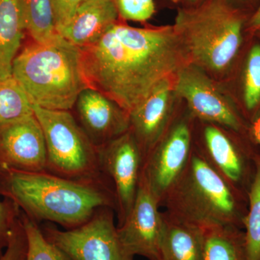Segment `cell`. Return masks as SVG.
I'll return each instance as SVG.
<instances>
[{
	"mask_svg": "<svg viewBox=\"0 0 260 260\" xmlns=\"http://www.w3.org/2000/svg\"><path fill=\"white\" fill-rule=\"evenodd\" d=\"M97 150L101 172L114 188L116 226L119 227L134 205L143 169V153L130 129Z\"/></svg>",
	"mask_w": 260,
	"mask_h": 260,
	"instance_id": "ba28073f",
	"label": "cell"
},
{
	"mask_svg": "<svg viewBox=\"0 0 260 260\" xmlns=\"http://www.w3.org/2000/svg\"><path fill=\"white\" fill-rule=\"evenodd\" d=\"M28 250V241L21 215L17 219L11 232L9 242L0 260H25Z\"/></svg>",
	"mask_w": 260,
	"mask_h": 260,
	"instance_id": "484cf974",
	"label": "cell"
},
{
	"mask_svg": "<svg viewBox=\"0 0 260 260\" xmlns=\"http://www.w3.org/2000/svg\"><path fill=\"white\" fill-rule=\"evenodd\" d=\"M118 14L125 20L145 22L155 12L154 0H114Z\"/></svg>",
	"mask_w": 260,
	"mask_h": 260,
	"instance_id": "d4e9b609",
	"label": "cell"
},
{
	"mask_svg": "<svg viewBox=\"0 0 260 260\" xmlns=\"http://www.w3.org/2000/svg\"><path fill=\"white\" fill-rule=\"evenodd\" d=\"M248 27L251 31L256 32L260 30V3L255 12L249 18Z\"/></svg>",
	"mask_w": 260,
	"mask_h": 260,
	"instance_id": "f546056e",
	"label": "cell"
},
{
	"mask_svg": "<svg viewBox=\"0 0 260 260\" xmlns=\"http://www.w3.org/2000/svg\"><path fill=\"white\" fill-rule=\"evenodd\" d=\"M205 123L202 147L196 150L220 175L247 195L255 172L256 152L241 146L225 128Z\"/></svg>",
	"mask_w": 260,
	"mask_h": 260,
	"instance_id": "7c38bea8",
	"label": "cell"
},
{
	"mask_svg": "<svg viewBox=\"0 0 260 260\" xmlns=\"http://www.w3.org/2000/svg\"><path fill=\"white\" fill-rule=\"evenodd\" d=\"M160 206L174 218L200 229L232 225L244 230L248 198L193 147L185 168Z\"/></svg>",
	"mask_w": 260,
	"mask_h": 260,
	"instance_id": "3957f363",
	"label": "cell"
},
{
	"mask_svg": "<svg viewBox=\"0 0 260 260\" xmlns=\"http://www.w3.org/2000/svg\"><path fill=\"white\" fill-rule=\"evenodd\" d=\"M255 172L247 193L248 210L244 220L246 260H260V152L256 153Z\"/></svg>",
	"mask_w": 260,
	"mask_h": 260,
	"instance_id": "ffe728a7",
	"label": "cell"
},
{
	"mask_svg": "<svg viewBox=\"0 0 260 260\" xmlns=\"http://www.w3.org/2000/svg\"><path fill=\"white\" fill-rule=\"evenodd\" d=\"M162 229L159 260H204V229L161 212Z\"/></svg>",
	"mask_w": 260,
	"mask_h": 260,
	"instance_id": "e0dca14e",
	"label": "cell"
},
{
	"mask_svg": "<svg viewBox=\"0 0 260 260\" xmlns=\"http://www.w3.org/2000/svg\"><path fill=\"white\" fill-rule=\"evenodd\" d=\"M119 17L114 0H85L57 32L78 48L97 42Z\"/></svg>",
	"mask_w": 260,
	"mask_h": 260,
	"instance_id": "2e32d148",
	"label": "cell"
},
{
	"mask_svg": "<svg viewBox=\"0 0 260 260\" xmlns=\"http://www.w3.org/2000/svg\"><path fill=\"white\" fill-rule=\"evenodd\" d=\"M256 32H257L258 36L260 37V30H258V31H256Z\"/></svg>",
	"mask_w": 260,
	"mask_h": 260,
	"instance_id": "d6a6232c",
	"label": "cell"
},
{
	"mask_svg": "<svg viewBox=\"0 0 260 260\" xmlns=\"http://www.w3.org/2000/svg\"><path fill=\"white\" fill-rule=\"evenodd\" d=\"M186 3H187V7L195 6V5L200 4L203 0H184Z\"/></svg>",
	"mask_w": 260,
	"mask_h": 260,
	"instance_id": "4dcf8cb0",
	"label": "cell"
},
{
	"mask_svg": "<svg viewBox=\"0 0 260 260\" xmlns=\"http://www.w3.org/2000/svg\"><path fill=\"white\" fill-rule=\"evenodd\" d=\"M56 32L67 25L85 0H50Z\"/></svg>",
	"mask_w": 260,
	"mask_h": 260,
	"instance_id": "83f0119b",
	"label": "cell"
},
{
	"mask_svg": "<svg viewBox=\"0 0 260 260\" xmlns=\"http://www.w3.org/2000/svg\"><path fill=\"white\" fill-rule=\"evenodd\" d=\"M74 108L77 121L96 148L129 129V113L96 89L82 90Z\"/></svg>",
	"mask_w": 260,
	"mask_h": 260,
	"instance_id": "5bb4252c",
	"label": "cell"
},
{
	"mask_svg": "<svg viewBox=\"0 0 260 260\" xmlns=\"http://www.w3.org/2000/svg\"><path fill=\"white\" fill-rule=\"evenodd\" d=\"M244 12L231 0H203L180 8L174 27L190 62L220 73L229 68L242 42Z\"/></svg>",
	"mask_w": 260,
	"mask_h": 260,
	"instance_id": "5b68a950",
	"label": "cell"
},
{
	"mask_svg": "<svg viewBox=\"0 0 260 260\" xmlns=\"http://www.w3.org/2000/svg\"><path fill=\"white\" fill-rule=\"evenodd\" d=\"M47 146L46 172L68 179H93L100 170L96 147L70 111L49 110L34 106Z\"/></svg>",
	"mask_w": 260,
	"mask_h": 260,
	"instance_id": "8992f818",
	"label": "cell"
},
{
	"mask_svg": "<svg viewBox=\"0 0 260 260\" xmlns=\"http://www.w3.org/2000/svg\"><path fill=\"white\" fill-rule=\"evenodd\" d=\"M12 75L32 107L49 110L73 109L88 88L80 49L58 34L51 42H32L15 56Z\"/></svg>",
	"mask_w": 260,
	"mask_h": 260,
	"instance_id": "277c9868",
	"label": "cell"
},
{
	"mask_svg": "<svg viewBox=\"0 0 260 260\" xmlns=\"http://www.w3.org/2000/svg\"><path fill=\"white\" fill-rule=\"evenodd\" d=\"M25 31L20 0H0V76L12 74Z\"/></svg>",
	"mask_w": 260,
	"mask_h": 260,
	"instance_id": "ac0fdd59",
	"label": "cell"
},
{
	"mask_svg": "<svg viewBox=\"0 0 260 260\" xmlns=\"http://www.w3.org/2000/svg\"><path fill=\"white\" fill-rule=\"evenodd\" d=\"M25 31L38 43L51 42L58 35L50 0H20Z\"/></svg>",
	"mask_w": 260,
	"mask_h": 260,
	"instance_id": "44dd1931",
	"label": "cell"
},
{
	"mask_svg": "<svg viewBox=\"0 0 260 260\" xmlns=\"http://www.w3.org/2000/svg\"><path fill=\"white\" fill-rule=\"evenodd\" d=\"M0 195L36 223L52 222L66 230L87 223L100 208H116L114 188L105 176L74 179L47 172L0 169Z\"/></svg>",
	"mask_w": 260,
	"mask_h": 260,
	"instance_id": "7a4b0ae2",
	"label": "cell"
},
{
	"mask_svg": "<svg viewBox=\"0 0 260 260\" xmlns=\"http://www.w3.org/2000/svg\"><path fill=\"white\" fill-rule=\"evenodd\" d=\"M204 260H246L243 229L223 225L204 229Z\"/></svg>",
	"mask_w": 260,
	"mask_h": 260,
	"instance_id": "d6986e66",
	"label": "cell"
},
{
	"mask_svg": "<svg viewBox=\"0 0 260 260\" xmlns=\"http://www.w3.org/2000/svg\"><path fill=\"white\" fill-rule=\"evenodd\" d=\"M248 135L254 144L260 146V114L256 116L249 126Z\"/></svg>",
	"mask_w": 260,
	"mask_h": 260,
	"instance_id": "f1b7e54d",
	"label": "cell"
},
{
	"mask_svg": "<svg viewBox=\"0 0 260 260\" xmlns=\"http://www.w3.org/2000/svg\"><path fill=\"white\" fill-rule=\"evenodd\" d=\"M21 218L28 241L25 260H72L64 251L48 240L37 223L22 212Z\"/></svg>",
	"mask_w": 260,
	"mask_h": 260,
	"instance_id": "603a6c76",
	"label": "cell"
},
{
	"mask_svg": "<svg viewBox=\"0 0 260 260\" xmlns=\"http://www.w3.org/2000/svg\"><path fill=\"white\" fill-rule=\"evenodd\" d=\"M80 52L88 86L129 114L160 82L190 62L174 25L142 28L116 23Z\"/></svg>",
	"mask_w": 260,
	"mask_h": 260,
	"instance_id": "6da1fadb",
	"label": "cell"
},
{
	"mask_svg": "<svg viewBox=\"0 0 260 260\" xmlns=\"http://www.w3.org/2000/svg\"><path fill=\"white\" fill-rule=\"evenodd\" d=\"M174 80V92L185 101L192 115L202 122L216 124L239 134L249 131L237 111L199 67L188 63L177 72Z\"/></svg>",
	"mask_w": 260,
	"mask_h": 260,
	"instance_id": "9c48e42d",
	"label": "cell"
},
{
	"mask_svg": "<svg viewBox=\"0 0 260 260\" xmlns=\"http://www.w3.org/2000/svg\"><path fill=\"white\" fill-rule=\"evenodd\" d=\"M173 78L160 82L139 105L129 112L130 127L144 158L171 125Z\"/></svg>",
	"mask_w": 260,
	"mask_h": 260,
	"instance_id": "9a60e30c",
	"label": "cell"
},
{
	"mask_svg": "<svg viewBox=\"0 0 260 260\" xmlns=\"http://www.w3.org/2000/svg\"><path fill=\"white\" fill-rule=\"evenodd\" d=\"M193 147V133L187 121L171 124L143 161L142 174L159 204L185 168Z\"/></svg>",
	"mask_w": 260,
	"mask_h": 260,
	"instance_id": "30bf717a",
	"label": "cell"
},
{
	"mask_svg": "<svg viewBox=\"0 0 260 260\" xmlns=\"http://www.w3.org/2000/svg\"><path fill=\"white\" fill-rule=\"evenodd\" d=\"M32 114L31 102L13 75L0 76V126Z\"/></svg>",
	"mask_w": 260,
	"mask_h": 260,
	"instance_id": "7402d4cb",
	"label": "cell"
},
{
	"mask_svg": "<svg viewBox=\"0 0 260 260\" xmlns=\"http://www.w3.org/2000/svg\"><path fill=\"white\" fill-rule=\"evenodd\" d=\"M21 210L13 200L4 198L0 200V257L8 246L10 232Z\"/></svg>",
	"mask_w": 260,
	"mask_h": 260,
	"instance_id": "4316f807",
	"label": "cell"
},
{
	"mask_svg": "<svg viewBox=\"0 0 260 260\" xmlns=\"http://www.w3.org/2000/svg\"><path fill=\"white\" fill-rule=\"evenodd\" d=\"M47 159L45 138L35 114L0 126V169L46 172Z\"/></svg>",
	"mask_w": 260,
	"mask_h": 260,
	"instance_id": "4fadbf2b",
	"label": "cell"
},
{
	"mask_svg": "<svg viewBox=\"0 0 260 260\" xmlns=\"http://www.w3.org/2000/svg\"><path fill=\"white\" fill-rule=\"evenodd\" d=\"M233 3H242V4H247V3H250L251 2L254 1V0H231ZM236 5V4H235Z\"/></svg>",
	"mask_w": 260,
	"mask_h": 260,
	"instance_id": "1f68e13d",
	"label": "cell"
},
{
	"mask_svg": "<svg viewBox=\"0 0 260 260\" xmlns=\"http://www.w3.org/2000/svg\"><path fill=\"white\" fill-rule=\"evenodd\" d=\"M111 208L97 210L87 223L70 230L51 225L42 229L48 240L72 260H135L121 245Z\"/></svg>",
	"mask_w": 260,
	"mask_h": 260,
	"instance_id": "52a82bcc",
	"label": "cell"
},
{
	"mask_svg": "<svg viewBox=\"0 0 260 260\" xmlns=\"http://www.w3.org/2000/svg\"><path fill=\"white\" fill-rule=\"evenodd\" d=\"M160 208L158 200L141 172L133 208L122 225L116 226L121 245L130 255L160 259L162 229Z\"/></svg>",
	"mask_w": 260,
	"mask_h": 260,
	"instance_id": "8fae6325",
	"label": "cell"
},
{
	"mask_svg": "<svg viewBox=\"0 0 260 260\" xmlns=\"http://www.w3.org/2000/svg\"><path fill=\"white\" fill-rule=\"evenodd\" d=\"M244 102L249 112L260 104V44L253 46L246 59L244 78Z\"/></svg>",
	"mask_w": 260,
	"mask_h": 260,
	"instance_id": "cb8c5ba5",
	"label": "cell"
}]
</instances>
